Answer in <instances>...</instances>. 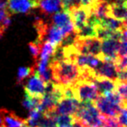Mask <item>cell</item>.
I'll use <instances>...</instances> for the list:
<instances>
[{
    "label": "cell",
    "mask_w": 127,
    "mask_h": 127,
    "mask_svg": "<svg viewBox=\"0 0 127 127\" xmlns=\"http://www.w3.org/2000/svg\"><path fill=\"white\" fill-rule=\"evenodd\" d=\"M126 118H127V113L126 108H122L121 113H119L118 117V121L119 124L122 127H126Z\"/></svg>",
    "instance_id": "cell-28"
},
{
    "label": "cell",
    "mask_w": 127,
    "mask_h": 127,
    "mask_svg": "<svg viewBox=\"0 0 127 127\" xmlns=\"http://www.w3.org/2000/svg\"><path fill=\"white\" fill-rule=\"evenodd\" d=\"M68 11L72 19L74 32H77L78 30L86 25L91 14V11L89 9L83 7L81 5L72 6L68 10Z\"/></svg>",
    "instance_id": "cell-7"
},
{
    "label": "cell",
    "mask_w": 127,
    "mask_h": 127,
    "mask_svg": "<svg viewBox=\"0 0 127 127\" xmlns=\"http://www.w3.org/2000/svg\"><path fill=\"white\" fill-rule=\"evenodd\" d=\"M93 82L97 88L99 95H104L105 93L111 92L116 90V81H113L111 79L96 76Z\"/></svg>",
    "instance_id": "cell-17"
},
{
    "label": "cell",
    "mask_w": 127,
    "mask_h": 127,
    "mask_svg": "<svg viewBox=\"0 0 127 127\" xmlns=\"http://www.w3.org/2000/svg\"><path fill=\"white\" fill-rule=\"evenodd\" d=\"M120 45V41L113 38H108L101 41V56L99 59L101 61H112L118 57V51Z\"/></svg>",
    "instance_id": "cell-9"
},
{
    "label": "cell",
    "mask_w": 127,
    "mask_h": 127,
    "mask_svg": "<svg viewBox=\"0 0 127 127\" xmlns=\"http://www.w3.org/2000/svg\"><path fill=\"white\" fill-rule=\"evenodd\" d=\"M72 45L79 53L87 55H93L97 58L101 56V40L97 37H75Z\"/></svg>",
    "instance_id": "cell-4"
},
{
    "label": "cell",
    "mask_w": 127,
    "mask_h": 127,
    "mask_svg": "<svg viewBox=\"0 0 127 127\" xmlns=\"http://www.w3.org/2000/svg\"><path fill=\"white\" fill-rule=\"evenodd\" d=\"M126 79H127L126 71H118V75H117V81H119V82H126Z\"/></svg>",
    "instance_id": "cell-29"
},
{
    "label": "cell",
    "mask_w": 127,
    "mask_h": 127,
    "mask_svg": "<svg viewBox=\"0 0 127 127\" xmlns=\"http://www.w3.org/2000/svg\"><path fill=\"white\" fill-rule=\"evenodd\" d=\"M24 90L25 93L34 97L42 98L44 95L46 84L40 79L36 71L32 76H30V79L24 85Z\"/></svg>",
    "instance_id": "cell-8"
},
{
    "label": "cell",
    "mask_w": 127,
    "mask_h": 127,
    "mask_svg": "<svg viewBox=\"0 0 127 127\" xmlns=\"http://www.w3.org/2000/svg\"><path fill=\"white\" fill-rule=\"evenodd\" d=\"M100 24H101L102 27H104V28L113 32L122 31V30L126 29V22L119 21L109 17H105L101 19Z\"/></svg>",
    "instance_id": "cell-18"
},
{
    "label": "cell",
    "mask_w": 127,
    "mask_h": 127,
    "mask_svg": "<svg viewBox=\"0 0 127 127\" xmlns=\"http://www.w3.org/2000/svg\"><path fill=\"white\" fill-rule=\"evenodd\" d=\"M72 117L68 115H58L56 117V127H72Z\"/></svg>",
    "instance_id": "cell-22"
},
{
    "label": "cell",
    "mask_w": 127,
    "mask_h": 127,
    "mask_svg": "<svg viewBox=\"0 0 127 127\" xmlns=\"http://www.w3.org/2000/svg\"><path fill=\"white\" fill-rule=\"evenodd\" d=\"M0 118L2 122V127H23L27 125V120L6 109H0Z\"/></svg>",
    "instance_id": "cell-12"
},
{
    "label": "cell",
    "mask_w": 127,
    "mask_h": 127,
    "mask_svg": "<svg viewBox=\"0 0 127 127\" xmlns=\"http://www.w3.org/2000/svg\"><path fill=\"white\" fill-rule=\"evenodd\" d=\"M102 127H122L119 124L118 118H108L102 116Z\"/></svg>",
    "instance_id": "cell-24"
},
{
    "label": "cell",
    "mask_w": 127,
    "mask_h": 127,
    "mask_svg": "<svg viewBox=\"0 0 127 127\" xmlns=\"http://www.w3.org/2000/svg\"><path fill=\"white\" fill-rule=\"evenodd\" d=\"M28 46H29L30 51H31V53H32V55L35 60V62L38 60L39 54H40L42 44L37 41H35L33 42H30L28 44Z\"/></svg>",
    "instance_id": "cell-23"
},
{
    "label": "cell",
    "mask_w": 127,
    "mask_h": 127,
    "mask_svg": "<svg viewBox=\"0 0 127 127\" xmlns=\"http://www.w3.org/2000/svg\"><path fill=\"white\" fill-rule=\"evenodd\" d=\"M48 66L52 82L59 86L72 87L81 79L80 68L68 60H50Z\"/></svg>",
    "instance_id": "cell-1"
},
{
    "label": "cell",
    "mask_w": 127,
    "mask_h": 127,
    "mask_svg": "<svg viewBox=\"0 0 127 127\" xmlns=\"http://www.w3.org/2000/svg\"><path fill=\"white\" fill-rule=\"evenodd\" d=\"M63 4V10H68L72 7V6H75L80 5V0H61Z\"/></svg>",
    "instance_id": "cell-26"
},
{
    "label": "cell",
    "mask_w": 127,
    "mask_h": 127,
    "mask_svg": "<svg viewBox=\"0 0 127 127\" xmlns=\"http://www.w3.org/2000/svg\"><path fill=\"white\" fill-rule=\"evenodd\" d=\"M73 97L80 103L95 102L98 97L99 93L96 85L92 81L78 80L72 87Z\"/></svg>",
    "instance_id": "cell-3"
},
{
    "label": "cell",
    "mask_w": 127,
    "mask_h": 127,
    "mask_svg": "<svg viewBox=\"0 0 127 127\" xmlns=\"http://www.w3.org/2000/svg\"><path fill=\"white\" fill-rule=\"evenodd\" d=\"M35 71V66H30V67H19L18 70L17 76V84L20 85L24 82V80L28 77L32 76Z\"/></svg>",
    "instance_id": "cell-19"
},
{
    "label": "cell",
    "mask_w": 127,
    "mask_h": 127,
    "mask_svg": "<svg viewBox=\"0 0 127 127\" xmlns=\"http://www.w3.org/2000/svg\"><path fill=\"white\" fill-rule=\"evenodd\" d=\"M86 127H102V116L92 102L80 103L76 115Z\"/></svg>",
    "instance_id": "cell-2"
},
{
    "label": "cell",
    "mask_w": 127,
    "mask_h": 127,
    "mask_svg": "<svg viewBox=\"0 0 127 127\" xmlns=\"http://www.w3.org/2000/svg\"><path fill=\"white\" fill-rule=\"evenodd\" d=\"M38 7L45 16L49 17L63 10L61 0H38Z\"/></svg>",
    "instance_id": "cell-15"
},
{
    "label": "cell",
    "mask_w": 127,
    "mask_h": 127,
    "mask_svg": "<svg viewBox=\"0 0 127 127\" xmlns=\"http://www.w3.org/2000/svg\"><path fill=\"white\" fill-rule=\"evenodd\" d=\"M98 1L99 0H80V5L83 7H85L92 11L93 6L96 4Z\"/></svg>",
    "instance_id": "cell-27"
},
{
    "label": "cell",
    "mask_w": 127,
    "mask_h": 127,
    "mask_svg": "<svg viewBox=\"0 0 127 127\" xmlns=\"http://www.w3.org/2000/svg\"><path fill=\"white\" fill-rule=\"evenodd\" d=\"M7 9V2L6 0H0V10Z\"/></svg>",
    "instance_id": "cell-30"
},
{
    "label": "cell",
    "mask_w": 127,
    "mask_h": 127,
    "mask_svg": "<svg viewBox=\"0 0 127 127\" xmlns=\"http://www.w3.org/2000/svg\"><path fill=\"white\" fill-rule=\"evenodd\" d=\"M96 76L111 79L113 81H117L118 71L115 65L112 61H101V63L95 70Z\"/></svg>",
    "instance_id": "cell-14"
},
{
    "label": "cell",
    "mask_w": 127,
    "mask_h": 127,
    "mask_svg": "<svg viewBox=\"0 0 127 127\" xmlns=\"http://www.w3.org/2000/svg\"><path fill=\"white\" fill-rule=\"evenodd\" d=\"M51 19L52 24L58 27L59 28H61L64 37L74 32L72 19L68 11L61 10V11L53 14Z\"/></svg>",
    "instance_id": "cell-6"
},
{
    "label": "cell",
    "mask_w": 127,
    "mask_h": 127,
    "mask_svg": "<svg viewBox=\"0 0 127 127\" xmlns=\"http://www.w3.org/2000/svg\"><path fill=\"white\" fill-rule=\"evenodd\" d=\"M109 2L118 3V4H122V3L126 2V0H109Z\"/></svg>",
    "instance_id": "cell-31"
},
{
    "label": "cell",
    "mask_w": 127,
    "mask_h": 127,
    "mask_svg": "<svg viewBox=\"0 0 127 127\" xmlns=\"http://www.w3.org/2000/svg\"><path fill=\"white\" fill-rule=\"evenodd\" d=\"M2 36L1 34H0V38H1V37H2Z\"/></svg>",
    "instance_id": "cell-34"
},
{
    "label": "cell",
    "mask_w": 127,
    "mask_h": 127,
    "mask_svg": "<svg viewBox=\"0 0 127 127\" xmlns=\"http://www.w3.org/2000/svg\"><path fill=\"white\" fill-rule=\"evenodd\" d=\"M99 1H105V2H109V0H99Z\"/></svg>",
    "instance_id": "cell-32"
},
{
    "label": "cell",
    "mask_w": 127,
    "mask_h": 127,
    "mask_svg": "<svg viewBox=\"0 0 127 127\" xmlns=\"http://www.w3.org/2000/svg\"><path fill=\"white\" fill-rule=\"evenodd\" d=\"M23 127H29V126H28V125H25V126H23Z\"/></svg>",
    "instance_id": "cell-33"
},
{
    "label": "cell",
    "mask_w": 127,
    "mask_h": 127,
    "mask_svg": "<svg viewBox=\"0 0 127 127\" xmlns=\"http://www.w3.org/2000/svg\"><path fill=\"white\" fill-rule=\"evenodd\" d=\"M80 102L74 97H64L60 101L55 109V113L58 115L74 117L79 108Z\"/></svg>",
    "instance_id": "cell-10"
},
{
    "label": "cell",
    "mask_w": 127,
    "mask_h": 127,
    "mask_svg": "<svg viewBox=\"0 0 127 127\" xmlns=\"http://www.w3.org/2000/svg\"><path fill=\"white\" fill-rule=\"evenodd\" d=\"M42 113L37 109L30 110L29 117L27 120V125L29 127H36L42 117Z\"/></svg>",
    "instance_id": "cell-20"
},
{
    "label": "cell",
    "mask_w": 127,
    "mask_h": 127,
    "mask_svg": "<svg viewBox=\"0 0 127 127\" xmlns=\"http://www.w3.org/2000/svg\"><path fill=\"white\" fill-rule=\"evenodd\" d=\"M64 34L61 28L56 27L51 22L49 24L48 32H47L45 41H48L53 47L56 48L61 45V41L64 39Z\"/></svg>",
    "instance_id": "cell-16"
},
{
    "label": "cell",
    "mask_w": 127,
    "mask_h": 127,
    "mask_svg": "<svg viewBox=\"0 0 127 127\" xmlns=\"http://www.w3.org/2000/svg\"><path fill=\"white\" fill-rule=\"evenodd\" d=\"M42 98L34 97V96H31L28 94L25 93V98L23 101V105L27 109L32 110L33 109H36L39 106V103L41 101Z\"/></svg>",
    "instance_id": "cell-21"
},
{
    "label": "cell",
    "mask_w": 127,
    "mask_h": 127,
    "mask_svg": "<svg viewBox=\"0 0 127 127\" xmlns=\"http://www.w3.org/2000/svg\"><path fill=\"white\" fill-rule=\"evenodd\" d=\"M7 10L11 14L28 13L38 7V0H6Z\"/></svg>",
    "instance_id": "cell-11"
},
{
    "label": "cell",
    "mask_w": 127,
    "mask_h": 127,
    "mask_svg": "<svg viewBox=\"0 0 127 127\" xmlns=\"http://www.w3.org/2000/svg\"><path fill=\"white\" fill-rule=\"evenodd\" d=\"M116 92L121 96V97L123 100L126 101V96H127L126 82L116 81Z\"/></svg>",
    "instance_id": "cell-25"
},
{
    "label": "cell",
    "mask_w": 127,
    "mask_h": 127,
    "mask_svg": "<svg viewBox=\"0 0 127 127\" xmlns=\"http://www.w3.org/2000/svg\"><path fill=\"white\" fill-rule=\"evenodd\" d=\"M106 17H109L117 20L126 22L127 18V10L126 2L122 4L114 2H109L108 8H107Z\"/></svg>",
    "instance_id": "cell-13"
},
{
    "label": "cell",
    "mask_w": 127,
    "mask_h": 127,
    "mask_svg": "<svg viewBox=\"0 0 127 127\" xmlns=\"http://www.w3.org/2000/svg\"><path fill=\"white\" fill-rule=\"evenodd\" d=\"M93 104L96 107L99 113H101L102 116L108 117V118H118L119 113H121L122 109V107L109 101L103 95H99Z\"/></svg>",
    "instance_id": "cell-5"
}]
</instances>
